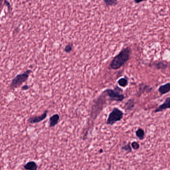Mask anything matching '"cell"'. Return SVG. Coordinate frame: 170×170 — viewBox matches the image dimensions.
<instances>
[{
  "instance_id": "1",
  "label": "cell",
  "mask_w": 170,
  "mask_h": 170,
  "mask_svg": "<svg viewBox=\"0 0 170 170\" xmlns=\"http://www.w3.org/2000/svg\"><path fill=\"white\" fill-rule=\"evenodd\" d=\"M131 50L129 48L123 49L112 60L110 67L112 70H117L121 68L129 60Z\"/></svg>"
},
{
  "instance_id": "2",
  "label": "cell",
  "mask_w": 170,
  "mask_h": 170,
  "mask_svg": "<svg viewBox=\"0 0 170 170\" xmlns=\"http://www.w3.org/2000/svg\"><path fill=\"white\" fill-rule=\"evenodd\" d=\"M104 96L105 95H104V94L100 95V96L99 98L97 99L96 102L92 106L91 115V118L94 120L96 119L97 116L100 113V111L102 110L104 108V105L105 104Z\"/></svg>"
},
{
  "instance_id": "3",
  "label": "cell",
  "mask_w": 170,
  "mask_h": 170,
  "mask_svg": "<svg viewBox=\"0 0 170 170\" xmlns=\"http://www.w3.org/2000/svg\"><path fill=\"white\" fill-rule=\"evenodd\" d=\"M123 111L117 108H114L109 114L106 123L109 125H113L117 122L121 121L123 119Z\"/></svg>"
},
{
  "instance_id": "4",
  "label": "cell",
  "mask_w": 170,
  "mask_h": 170,
  "mask_svg": "<svg viewBox=\"0 0 170 170\" xmlns=\"http://www.w3.org/2000/svg\"><path fill=\"white\" fill-rule=\"evenodd\" d=\"M31 70H27L26 72L22 74H20L17 75L15 78L12 80V82L10 85V89H14L17 88L20 85L26 81L29 78V74L31 73Z\"/></svg>"
},
{
  "instance_id": "5",
  "label": "cell",
  "mask_w": 170,
  "mask_h": 170,
  "mask_svg": "<svg viewBox=\"0 0 170 170\" xmlns=\"http://www.w3.org/2000/svg\"><path fill=\"white\" fill-rule=\"evenodd\" d=\"M105 92L106 93V95L108 96L111 100L116 101H121L124 98V95L121 94L116 88L115 90L112 89H107Z\"/></svg>"
},
{
  "instance_id": "6",
  "label": "cell",
  "mask_w": 170,
  "mask_h": 170,
  "mask_svg": "<svg viewBox=\"0 0 170 170\" xmlns=\"http://www.w3.org/2000/svg\"><path fill=\"white\" fill-rule=\"evenodd\" d=\"M48 112V110H45L41 115L34 116L30 117L27 120V122L29 124H36L41 122V121H43L44 119L47 117Z\"/></svg>"
},
{
  "instance_id": "7",
  "label": "cell",
  "mask_w": 170,
  "mask_h": 170,
  "mask_svg": "<svg viewBox=\"0 0 170 170\" xmlns=\"http://www.w3.org/2000/svg\"><path fill=\"white\" fill-rule=\"evenodd\" d=\"M170 97H168L166 99L165 102L163 104L160 105L154 111V112H159L165 110L166 109H170Z\"/></svg>"
},
{
  "instance_id": "8",
  "label": "cell",
  "mask_w": 170,
  "mask_h": 170,
  "mask_svg": "<svg viewBox=\"0 0 170 170\" xmlns=\"http://www.w3.org/2000/svg\"><path fill=\"white\" fill-rule=\"evenodd\" d=\"M60 116L58 114H55L51 116L49 120V127H53L57 125Z\"/></svg>"
},
{
  "instance_id": "9",
  "label": "cell",
  "mask_w": 170,
  "mask_h": 170,
  "mask_svg": "<svg viewBox=\"0 0 170 170\" xmlns=\"http://www.w3.org/2000/svg\"><path fill=\"white\" fill-rule=\"evenodd\" d=\"M153 66L157 70H165L168 67V64L164 61H156L153 63Z\"/></svg>"
},
{
  "instance_id": "10",
  "label": "cell",
  "mask_w": 170,
  "mask_h": 170,
  "mask_svg": "<svg viewBox=\"0 0 170 170\" xmlns=\"http://www.w3.org/2000/svg\"><path fill=\"white\" fill-rule=\"evenodd\" d=\"M26 170H38V166L36 162L29 161L24 166Z\"/></svg>"
},
{
  "instance_id": "11",
  "label": "cell",
  "mask_w": 170,
  "mask_h": 170,
  "mask_svg": "<svg viewBox=\"0 0 170 170\" xmlns=\"http://www.w3.org/2000/svg\"><path fill=\"white\" fill-rule=\"evenodd\" d=\"M158 91L161 95L168 93L170 91V83H167L164 85H162L159 87Z\"/></svg>"
},
{
  "instance_id": "12",
  "label": "cell",
  "mask_w": 170,
  "mask_h": 170,
  "mask_svg": "<svg viewBox=\"0 0 170 170\" xmlns=\"http://www.w3.org/2000/svg\"><path fill=\"white\" fill-rule=\"evenodd\" d=\"M135 106L134 101L132 99H129L128 102H126L125 106L124 108L126 111H130L132 110Z\"/></svg>"
},
{
  "instance_id": "13",
  "label": "cell",
  "mask_w": 170,
  "mask_h": 170,
  "mask_svg": "<svg viewBox=\"0 0 170 170\" xmlns=\"http://www.w3.org/2000/svg\"><path fill=\"white\" fill-rule=\"evenodd\" d=\"M136 134V136L137 137V138L140 140H142L144 139L145 136V132L144 130L142 128H138V129L135 132Z\"/></svg>"
},
{
  "instance_id": "14",
  "label": "cell",
  "mask_w": 170,
  "mask_h": 170,
  "mask_svg": "<svg viewBox=\"0 0 170 170\" xmlns=\"http://www.w3.org/2000/svg\"><path fill=\"white\" fill-rule=\"evenodd\" d=\"M139 89L140 91L143 93L147 91H150L152 90V88L148 85L142 84L139 85Z\"/></svg>"
},
{
  "instance_id": "15",
  "label": "cell",
  "mask_w": 170,
  "mask_h": 170,
  "mask_svg": "<svg viewBox=\"0 0 170 170\" xmlns=\"http://www.w3.org/2000/svg\"><path fill=\"white\" fill-rule=\"evenodd\" d=\"M118 84L121 86L124 87L128 85V80L126 78H121L118 81Z\"/></svg>"
},
{
  "instance_id": "16",
  "label": "cell",
  "mask_w": 170,
  "mask_h": 170,
  "mask_svg": "<svg viewBox=\"0 0 170 170\" xmlns=\"http://www.w3.org/2000/svg\"><path fill=\"white\" fill-rule=\"evenodd\" d=\"M121 149L124 150L125 151L127 152L128 153H130L132 152V149L131 148V145L129 143H128V144L123 145L121 147Z\"/></svg>"
},
{
  "instance_id": "17",
  "label": "cell",
  "mask_w": 170,
  "mask_h": 170,
  "mask_svg": "<svg viewBox=\"0 0 170 170\" xmlns=\"http://www.w3.org/2000/svg\"><path fill=\"white\" fill-rule=\"evenodd\" d=\"M131 147L133 150H137L140 148V145L138 142L134 141L131 143Z\"/></svg>"
},
{
  "instance_id": "18",
  "label": "cell",
  "mask_w": 170,
  "mask_h": 170,
  "mask_svg": "<svg viewBox=\"0 0 170 170\" xmlns=\"http://www.w3.org/2000/svg\"><path fill=\"white\" fill-rule=\"evenodd\" d=\"M104 2L107 6H113L117 4V1L116 0H105Z\"/></svg>"
},
{
  "instance_id": "19",
  "label": "cell",
  "mask_w": 170,
  "mask_h": 170,
  "mask_svg": "<svg viewBox=\"0 0 170 170\" xmlns=\"http://www.w3.org/2000/svg\"><path fill=\"white\" fill-rule=\"evenodd\" d=\"M72 48H72V45L68 44L65 48V52H66V53H69V52L72 51Z\"/></svg>"
},
{
  "instance_id": "20",
  "label": "cell",
  "mask_w": 170,
  "mask_h": 170,
  "mask_svg": "<svg viewBox=\"0 0 170 170\" xmlns=\"http://www.w3.org/2000/svg\"><path fill=\"white\" fill-rule=\"evenodd\" d=\"M29 89V86L27 85H25L23 86L22 87V90H27L28 89Z\"/></svg>"
},
{
  "instance_id": "21",
  "label": "cell",
  "mask_w": 170,
  "mask_h": 170,
  "mask_svg": "<svg viewBox=\"0 0 170 170\" xmlns=\"http://www.w3.org/2000/svg\"><path fill=\"white\" fill-rule=\"evenodd\" d=\"M134 2L138 4L141 3V2H143V1H135Z\"/></svg>"
},
{
  "instance_id": "22",
  "label": "cell",
  "mask_w": 170,
  "mask_h": 170,
  "mask_svg": "<svg viewBox=\"0 0 170 170\" xmlns=\"http://www.w3.org/2000/svg\"><path fill=\"white\" fill-rule=\"evenodd\" d=\"M102 152H103V150L101 149H100V151H99V153H100H100H102Z\"/></svg>"
}]
</instances>
